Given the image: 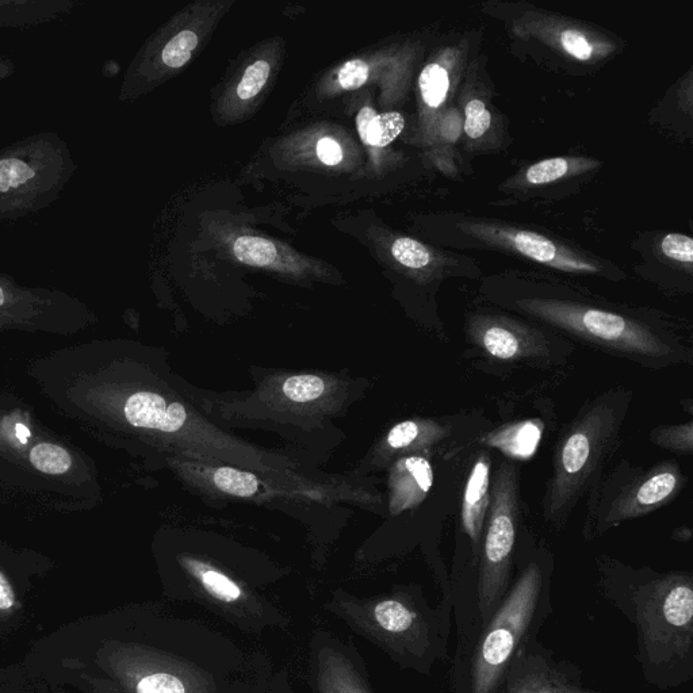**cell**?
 I'll return each mask as SVG.
<instances>
[{
    "mask_svg": "<svg viewBox=\"0 0 693 693\" xmlns=\"http://www.w3.org/2000/svg\"><path fill=\"white\" fill-rule=\"evenodd\" d=\"M599 568L604 596L634 624L646 683L670 689L692 681V574L637 570L610 558Z\"/></svg>",
    "mask_w": 693,
    "mask_h": 693,
    "instance_id": "cell-1",
    "label": "cell"
},
{
    "mask_svg": "<svg viewBox=\"0 0 693 693\" xmlns=\"http://www.w3.org/2000/svg\"><path fill=\"white\" fill-rule=\"evenodd\" d=\"M553 565L545 555L532 557L512 581L507 595L476 634L458 646L453 669V693H497L513 656L538 638L553 614Z\"/></svg>",
    "mask_w": 693,
    "mask_h": 693,
    "instance_id": "cell-2",
    "label": "cell"
},
{
    "mask_svg": "<svg viewBox=\"0 0 693 693\" xmlns=\"http://www.w3.org/2000/svg\"><path fill=\"white\" fill-rule=\"evenodd\" d=\"M78 168L70 145L55 130L0 149V225L51 208Z\"/></svg>",
    "mask_w": 693,
    "mask_h": 693,
    "instance_id": "cell-3",
    "label": "cell"
},
{
    "mask_svg": "<svg viewBox=\"0 0 693 693\" xmlns=\"http://www.w3.org/2000/svg\"><path fill=\"white\" fill-rule=\"evenodd\" d=\"M620 420L622 415L615 404L597 402L566 432L555 454L545 500V513L550 522L561 524L568 518L618 436Z\"/></svg>",
    "mask_w": 693,
    "mask_h": 693,
    "instance_id": "cell-4",
    "label": "cell"
},
{
    "mask_svg": "<svg viewBox=\"0 0 693 693\" xmlns=\"http://www.w3.org/2000/svg\"><path fill=\"white\" fill-rule=\"evenodd\" d=\"M518 478L512 463L504 462L490 485L488 520L476 583L478 631L488 623L512 585L513 560L518 536Z\"/></svg>",
    "mask_w": 693,
    "mask_h": 693,
    "instance_id": "cell-5",
    "label": "cell"
},
{
    "mask_svg": "<svg viewBox=\"0 0 693 693\" xmlns=\"http://www.w3.org/2000/svg\"><path fill=\"white\" fill-rule=\"evenodd\" d=\"M519 308L536 319L608 350L650 359H662L672 354V347L652 329L607 310L555 300H523L519 302Z\"/></svg>",
    "mask_w": 693,
    "mask_h": 693,
    "instance_id": "cell-6",
    "label": "cell"
},
{
    "mask_svg": "<svg viewBox=\"0 0 693 693\" xmlns=\"http://www.w3.org/2000/svg\"><path fill=\"white\" fill-rule=\"evenodd\" d=\"M497 693H603L583 683V673L572 662L558 660L536 638L513 656Z\"/></svg>",
    "mask_w": 693,
    "mask_h": 693,
    "instance_id": "cell-7",
    "label": "cell"
},
{
    "mask_svg": "<svg viewBox=\"0 0 693 693\" xmlns=\"http://www.w3.org/2000/svg\"><path fill=\"white\" fill-rule=\"evenodd\" d=\"M684 485V474L675 463H662L654 467L638 480L624 486L612 499L599 523L601 530L656 511L675 499Z\"/></svg>",
    "mask_w": 693,
    "mask_h": 693,
    "instance_id": "cell-8",
    "label": "cell"
},
{
    "mask_svg": "<svg viewBox=\"0 0 693 693\" xmlns=\"http://www.w3.org/2000/svg\"><path fill=\"white\" fill-rule=\"evenodd\" d=\"M469 231L484 240L500 244L501 247L509 248L528 259L566 273L596 274L600 270L591 260L561 247L538 233L493 225H473L469 227Z\"/></svg>",
    "mask_w": 693,
    "mask_h": 693,
    "instance_id": "cell-9",
    "label": "cell"
},
{
    "mask_svg": "<svg viewBox=\"0 0 693 693\" xmlns=\"http://www.w3.org/2000/svg\"><path fill=\"white\" fill-rule=\"evenodd\" d=\"M470 336L485 354L500 361H520L546 352V340L522 324L499 317H476Z\"/></svg>",
    "mask_w": 693,
    "mask_h": 693,
    "instance_id": "cell-10",
    "label": "cell"
},
{
    "mask_svg": "<svg viewBox=\"0 0 693 693\" xmlns=\"http://www.w3.org/2000/svg\"><path fill=\"white\" fill-rule=\"evenodd\" d=\"M490 458L482 454L467 478L462 500V527L472 543L474 565L480 557L482 534L490 504Z\"/></svg>",
    "mask_w": 693,
    "mask_h": 693,
    "instance_id": "cell-11",
    "label": "cell"
},
{
    "mask_svg": "<svg viewBox=\"0 0 693 693\" xmlns=\"http://www.w3.org/2000/svg\"><path fill=\"white\" fill-rule=\"evenodd\" d=\"M124 413L126 420L134 427L168 434L182 430L187 420V412L182 404H168L159 394L149 392L130 396L126 401Z\"/></svg>",
    "mask_w": 693,
    "mask_h": 693,
    "instance_id": "cell-12",
    "label": "cell"
},
{
    "mask_svg": "<svg viewBox=\"0 0 693 693\" xmlns=\"http://www.w3.org/2000/svg\"><path fill=\"white\" fill-rule=\"evenodd\" d=\"M434 485V469L423 455L401 459L392 474V511L416 507L426 499Z\"/></svg>",
    "mask_w": 693,
    "mask_h": 693,
    "instance_id": "cell-13",
    "label": "cell"
},
{
    "mask_svg": "<svg viewBox=\"0 0 693 693\" xmlns=\"http://www.w3.org/2000/svg\"><path fill=\"white\" fill-rule=\"evenodd\" d=\"M76 6L72 0H0V28L48 24L70 14Z\"/></svg>",
    "mask_w": 693,
    "mask_h": 693,
    "instance_id": "cell-14",
    "label": "cell"
},
{
    "mask_svg": "<svg viewBox=\"0 0 693 693\" xmlns=\"http://www.w3.org/2000/svg\"><path fill=\"white\" fill-rule=\"evenodd\" d=\"M449 428L434 421L407 420L394 426L386 438L390 449L405 450L413 446L428 447L449 436Z\"/></svg>",
    "mask_w": 693,
    "mask_h": 693,
    "instance_id": "cell-15",
    "label": "cell"
},
{
    "mask_svg": "<svg viewBox=\"0 0 693 693\" xmlns=\"http://www.w3.org/2000/svg\"><path fill=\"white\" fill-rule=\"evenodd\" d=\"M541 438V428L534 423H522L508 430L496 432L490 436L488 442L492 446L500 447L505 454L515 458H528L534 453Z\"/></svg>",
    "mask_w": 693,
    "mask_h": 693,
    "instance_id": "cell-16",
    "label": "cell"
},
{
    "mask_svg": "<svg viewBox=\"0 0 693 693\" xmlns=\"http://www.w3.org/2000/svg\"><path fill=\"white\" fill-rule=\"evenodd\" d=\"M596 166L597 164L592 162V160L584 159L554 158L542 160V162L528 168L526 181L530 185H547V183L564 178L570 172L578 174V172L588 171Z\"/></svg>",
    "mask_w": 693,
    "mask_h": 693,
    "instance_id": "cell-17",
    "label": "cell"
},
{
    "mask_svg": "<svg viewBox=\"0 0 693 693\" xmlns=\"http://www.w3.org/2000/svg\"><path fill=\"white\" fill-rule=\"evenodd\" d=\"M233 254L241 263L254 267H270L278 262L273 241L262 237L241 236L233 243Z\"/></svg>",
    "mask_w": 693,
    "mask_h": 693,
    "instance_id": "cell-18",
    "label": "cell"
},
{
    "mask_svg": "<svg viewBox=\"0 0 693 693\" xmlns=\"http://www.w3.org/2000/svg\"><path fill=\"white\" fill-rule=\"evenodd\" d=\"M420 93L424 103L431 109H438L447 99L450 90L449 71L440 64H430L421 72Z\"/></svg>",
    "mask_w": 693,
    "mask_h": 693,
    "instance_id": "cell-19",
    "label": "cell"
},
{
    "mask_svg": "<svg viewBox=\"0 0 693 693\" xmlns=\"http://www.w3.org/2000/svg\"><path fill=\"white\" fill-rule=\"evenodd\" d=\"M405 120L397 111L378 114L370 121L365 134V143L370 147L384 148L400 136Z\"/></svg>",
    "mask_w": 693,
    "mask_h": 693,
    "instance_id": "cell-20",
    "label": "cell"
},
{
    "mask_svg": "<svg viewBox=\"0 0 693 693\" xmlns=\"http://www.w3.org/2000/svg\"><path fill=\"white\" fill-rule=\"evenodd\" d=\"M30 461L37 470L52 476L67 473L72 466L70 453L52 443H40L33 447L30 451Z\"/></svg>",
    "mask_w": 693,
    "mask_h": 693,
    "instance_id": "cell-21",
    "label": "cell"
},
{
    "mask_svg": "<svg viewBox=\"0 0 693 693\" xmlns=\"http://www.w3.org/2000/svg\"><path fill=\"white\" fill-rule=\"evenodd\" d=\"M213 481L222 492L237 497L255 496L260 488L259 480L254 474L241 472L232 467L217 469Z\"/></svg>",
    "mask_w": 693,
    "mask_h": 693,
    "instance_id": "cell-22",
    "label": "cell"
},
{
    "mask_svg": "<svg viewBox=\"0 0 693 693\" xmlns=\"http://www.w3.org/2000/svg\"><path fill=\"white\" fill-rule=\"evenodd\" d=\"M392 255L401 266L412 268V270L426 268L435 260L430 248L409 237H400L394 241Z\"/></svg>",
    "mask_w": 693,
    "mask_h": 693,
    "instance_id": "cell-23",
    "label": "cell"
},
{
    "mask_svg": "<svg viewBox=\"0 0 693 693\" xmlns=\"http://www.w3.org/2000/svg\"><path fill=\"white\" fill-rule=\"evenodd\" d=\"M657 446L670 451L689 454L693 450V426L691 421L679 426L658 427L652 434Z\"/></svg>",
    "mask_w": 693,
    "mask_h": 693,
    "instance_id": "cell-24",
    "label": "cell"
},
{
    "mask_svg": "<svg viewBox=\"0 0 693 693\" xmlns=\"http://www.w3.org/2000/svg\"><path fill=\"white\" fill-rule=\"evenodd\" d=\"M194 570L206 591L212 593L218 600L233 603L240 599L241 589L239 585L233 583L231 578L201 565H195Z\"/></svg>",
    "mask_w": 693,
    "mask_h": 693,
    "instance_id": "cell-25",
    "label": "cell"
},
{
    "mask_svg": "<svg viewBox=\"0 0 693 693\" xmlns=\"http://www.w3.org/2000/svg\"><path fill=\"white\" fill-rule=\"evenodd\" d=\"M324 390L323 379L312 374L294 375V377L287 378L283 384L285 396L289 400L300 402V404L317 400L323 396Z\"/></svg>",
    "mask_w": 693,
    "mask_h": 693,
    "instance_id": "cell-26",
    "label": "cell"
},
{
    "mask_svg": "<svg viewBox=\"0 0 693 693\" xmlns=\"http://www.w3.org/2000/svg\"><path fill=\"white\" fill-rule=\"evenodd\" d=\"M197 47L198 36L194 32L185 30V32L176 34L175 37H172L171 40L167 42L166 47L163 48V63L170 68H181L187 61H190Z\"/></svg>",
    "mask_w": 693,
    "mask_h": 693,
    "instance_id": "cell-27",
    "label": "cell"
},
{
    "mask_svg": "<svg viewBox=\"0 0 693 693\" xmlns=\"http://www.w3.org/2000/svg\"><path fill=\"white\" fill-rule=\"evenodd\" d=\"M270 71V64L266 60H258L251 64L245 70L243 78H241L239 86H237V97L241 101L255 98L263 90V87L266 86Z\"/></svg>",
    "mask_w": 693,
    "mask_h": 693,
    "instance_id": "cell-28",
    "label": "cell"
},
{
    "mask_svg": "<svg viewBox=\"0 0 693 693\" xmlns=\"http://www.w3.org/2000/svg\"><path fill=\"white\" fill-rule=\"evenodd\" d=\"M490 124H492V114L486 109L485 103L481 99H472V101L467 102L463 132L470 139H480L481 136L488 132Z\"/></svg>",
    "mask_w": 693,
    "mask_h": 693,
    "instance_id": "cell-29",
    "label": "cell"
},
{
    "mask_svg": "<svg viewBox=\"0 0 693 693\" xmlns=\"http://www.w3.org/2000/svg\"><path fill=\"white\" fill-rule=\"evenodd\" d=\"M136 693H186L185 685L175 676L167 673H152L141 676L134 683Z\"/></svg>",
    "mask_w": 693,
    "mask_h": 693,
    "instance_id": "cell-30",
    "label": "cell"
},
{
    "mask_svg": "<svg viewBox=\"0 0 693 693\" xmlns=\"http://www.w3.org/2000/svg\"><path fill=\"white\" fill-rule=\"evenodd\" d=\"M560 44L562 49L573 59L580 61L591 60L595 56V45L585 34L577 30H565L561 33Z\"/></svg>",
    "mask_w": 693,
    "mask_h": 693,
    "instance_id": "cell-31",
    "label": "cell"
},
{
    "mask_svg": "<svg viewBox=\"0 0 693 693\" xmlns=\"http://www.w3.org/2000/svg\"><path fill=\"white\" fill-rule=\"evenodd\" d=\"M661 250L669 259L679 263L692 264L693 241L691 237L670 233L661 241Z\"/></svg>",
    "mask_w": 693,
    "mask_h": 693,
    "instance_id": "cell-32",
    "label": "cell"
},
{
    "mask_svg": "<svg viewBox=\"0 0 693 693\" xmlns=\"http://www.w3.org/2000/svg\"><path fill=\"white\" fill-rule=\"evenodd\" d=\"M369 75V64L366 61L355 59L348 61L340 68L338 82L343 90H358V88L365 86Z\"/></svg>",
    "mask_w": 693,
    "mask_h": 693,
    "instance_id": "cell-33",
    "label": "cell"
},
{
    "mask_svg": "<svg viewBox=\"0 0 693 693\" xmlns=\"http://www.w3.org/2000/svg\"><path fill=\"white\" fill-rule=\"evenodd\" d=\"M18 608L17 595L9 578L0 572V618L13 615Z\"/></svg>",
    "mask_w": 693,
    "mask_h": 693,
    "instance_id": "cell-34",
    "label": "cell"
},
{
    "mask_svg": "<svg viewBox=\"0 0 693 693\" xmlns=\"http://www.w3.org/2000/svg\"><path fill=\"white\" fill-rule=\"evenodd\" d=\"M317 156L327 166H336L343 160V149L338 141L324 137L317 144Z\"/></svg>",
    "mask_w": 693,
    "mask_h": 693,
    "instance_id": "cell-35",
    "label": "cell"
},
{
    "mask_svg": "<svg viewBox=\"0 0 693 693\" xmlns=\"http://www.w3.org/2000/svg\"><path fill=\"white\" fill-rule=\"evenodd\" d=\"M375 116H377V111H375L373 107L366 106L359 110L358 116H356V128H358V133L362 141L365 139L367 126H369L370 121L373 120Z\"/></svg>",
    "mask_w": 693,
    "mask_h": 693,
    "instance_id": "cell-36",
    "label": "cell"
},
{
    "mask_svg": "<svg viewBox=\"0 0 693 693\" xmlns=\"http://www.w3.org/2000/svg\"><path fill=\"white\" fill-rule=\"evenodd\" d=\"M15 64L9 59V57L3 56L0 53V82L11 78L15 74Z\"/></svg>",
    "mask_w": 693,
    "mask_h": 693,
    "instance_id": "cell-37",
    "label": "cell"
},
{
    "mask_svg": "<svg viewBox=\"0 0 693 693\" xmlns=\"http://www.w3.org/2000/svg\"><path fill=\"white\" fill-rule=\"evenodd\" d=\"M17 432H18V438L22 440V442H26L30 436V432L28 431V428L24 426H17Z\"/></svg>",
    "mask_w": 693,
    "mask_h": 693,
    "instance_id": "cell-38",
    "label": "cell"
}]
</instances>
